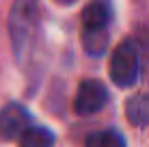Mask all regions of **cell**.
Wrapping results in <instances>:
<instances>
[{
    "label": "cell",
    "mask_w": 149,
    "mask_h": 147,
    "mask_svg": "<svg viewBox=\"0 0 149 147\" xmlns=\"http://www.w3.org/2000/svg\"><path fill=\"white\" fill-rule=\"evenodd\" d=\"M110 78L117 87L130 89L141 78V54L134 41H121L110 56Z\"/></svg>",
    "instance_id": "cell-1"
},
{
    "label": "cell",
    "mask_w": 149,
    "mask_h": 147,
    "mask_svg": "<svg viewBox=\"0 0 149 147\" xmlns=\"http://www.w3.org/2000/svg\"><path fill=\"white\" fill-rule=\"evenodd\" d=\"M141 41H143V48H145L147 52H149V26L143 30V39H141Z\"/></svg>",
    "instance_id": "cell-10"
},
{
    "label": "cell",
    "mask_w": 149,
    "mask_h": 147,
    "mask_svg": "<svg viewBox=\"0 0 149 147\" xmlns=\"http://www.w3.org/2000/svg\"><path fill=\"white\" fill-rule=\"evenodd\" d=\"M108 102V89L104 87V82L100 80H82L80 87H78V93H76V100H74V110L78 115H95L100 113L102 108Z\"/></svg>",
    "instance_id": "cell-3"
},
{
    "label": "cell",
    "mask_w": 149,
    "mask_h": 147,
    "mask_svg": "<svg viewBox=\"0 0 149 147\" xmlns=\"http://www.w3.org/2000/svg\"><path fill=\"white\" fill-rule=\"evenodd\" d=\"M125 117L132 125L145 128L149 123V93H134L125 102Z\"/></svg>",
    "instance_id": "cell-6"
},
{
    "label": "cell",
    "mask_w": 149,
    "mask_h": 147,
    "mask_svg": "<svg viewBox=\"0 0 149 147\" xmlns=\"http://www.w3.org/2000/svg\"><path fill=\"white\" fill-rule=\"evenodd\" d=\"M86 147H125V141L117 130H102L86 136Z\"/></svg>",
    "instance_id": "cell-9"
},
{
    "label": "cell",
    "mask_w": 149,
    "mask_h": 147,
    "mask_svg": "<svg viewBox=\"0 0 149 147\" xmlns=\"http://www.w3.org/2000/svg\"><path fill=\"white\" fill-rule=\"evenodd\" d=\"M56 2H61V4H71V2H76V0H56Z\"/></svg>",
    "instance_id": "cell-11"
},
{
    "label": "cell",
    "mask_w": 149,
    "mask_h": 147,
    "mask_svg": "<svg viewBox=\"0 0 149 147\" xmlns=\"http://www.w3.org/2000/svg\"><path fill=\"white\" fill-rule=\"evenodd\" d=\"M30 125H33V117L22 104H7L0 110V136L2 139H19Z\"/></svg>",
    "instance_id": "cell-4"
},
{
    "label": "cell",
    "mask_w": 149,
    "mask_h": 147,
    "mask_svg": "<svg viewBox=\"0 0 149 147\" xmlns=\"http://www.w3.org/2000/svg\"><path fill=\"white\" fill-rule=\"evenodd\" d=\"M112 20L110 0H91L82 9V28H108Z\"/></svg>",
    "instance_id": "cell-5"
},
{
    "label": "cell",
    "mask_w": 149,
    "mask_h": 147,
    "mask_svg": "<svg viewBox=\"0 0 149 147\" xmlns=\"http://www.w3.org/2000/svg\"><path fill=\"white\" fill-rule=\"evenodd\" d=\"M82 45L91 56L104 54L108 48V28H82Z\"/></svg>",
    "instance_id": "cell-7"
},
{
    "label": "cell",
    "mask_w": 149,
    "mask_h": 147,
    "mask_svg": "<svg viewBox=\"0 0 149 147\" xmlns=\"http://www.w3.org/2000/svg\"><path fill=\"white\" fill-rule=\"evenodd\" d=\"M19 147H54V134L48 128L30 125V128L17 139Z\"/></svg>",
    "instance_id": "cell-8"
},
{
    "label": "cell",
    "mask_w": 149,
    "mask_h": 147,
    "mask_svg": "<svg viewBox=\"0 0 149 147\" xmlns=\"http://www.w3.org/2000/svg\"><path fill=\"white\" fill-rule=\"evenodd\" d=\"M37 24V0H17V7L11 13V37L13 48L22 56L28 37H33V26Z\"/></svg>",
    "instance_id": "cell-2"
}]
</instances>
